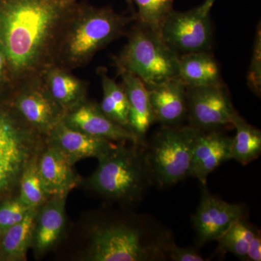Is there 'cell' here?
<instances>
[{"label":"cell","mask_w":261,"mask_h":261,"mask_svg":"<svg viewBox=\"0 0 261 261\" xmlns=\"http://www.w3.org/2000/svg\"><path fill=\"white\" fill-rule=\"evenodd\" d=\"M127 3H128V4L130 5V7L132 6V5H133V1L132 0H126Z\"/></svg>","instance_id":"33"},{"label":"cell","mask_w":261,"mask_h":261,"mask_svg":"<svg viewBox=\"0 0 261 261\" xmlns=\"http://www.w3.org/2000/svg\"><path fill=\"white\" fill-rule=\"evenodd\" d=\"M41 76L51 97L65 113L87 99V84L71 70L53 65Z\"/></svg>","instance_id":"19"},{"label":"cell","mask_w":261,"mask_h":261,"mask_svg":"<svg viewBox=\"0 0 261 261\" xmlns=\"http://www.w3.org/2000/svg\"><path fill=\"white\" fill-rule=\"evenodd\" d=\"M116 65L132 72L147 88L178 77L179 56L158 33L139 24L132 30Z\"/></svg>","instance_id":"5"},{"label":"cell","mask_w":261,"mask_h":261,"mask_svg":"<svg viewBox=\"0 0 261 261\" xmlns=\"http://www.w3.org/2000/svg\"><path fill=\"white\" fill-rule=\"evenodd\" d=\"M37 157L24 170L20 181L18 199L29 208H37L47 200L42 182L38 173Z\"/></svg>","instance_id":"25"},{"label":"cell","mask_w":261,"mask_h":261,"mask_svg":"<svg viewBox=\"0 0 261 261\" xmlns=\"http://www.w3.org/2000/svg\"><path fill=\"white\" fill-rule=\"evenodd\" d=\"M77 0H0V47L13 86L53 65L62 28Z\"/></svg>","instance_id":"1"},{"label":"cell","mask_w":261,"mask_h":261,"mask_svg":"<svg viewBox=\"0 0 261 261\" xmlns=\"http://www.w3.org/2000/svg\"><path fill=\"white\" fill-rule=\"evenodd\" d=\"M138 8L140 25L159 34L163 20L173 10V0H132Z\"/></svg>","instance_id":"26"},{"label":"cell","mask_w":261,"mask_h":261,"mask_svg":"<svg viewBox=\"0 0 261 261\" xmlns=\"http://www.w3.org/2000/svg\"><path fill=\"white\" fill-rule=\"evenodd\" d=\"M178 78L187 87L221 83L219 65L206 51L179 56Z\"/></svg>","instance_id":"20"},{"label":"cell","mask_w":261,"mask_h":261,"mask_svg":"<svg viewBox=\"0 0 261 261\" xmlns=\"http://www.w3.org/2000/svg\"><path fill=\"white\" fill-rule=\"evenodd\" d=\"M212 34L210 17L200 7L186 12L171 10L159 31L164 42L178 55L207 51Z\"/></svg>","instance_id":"10"},{"label":"cell","mask_w":261,"mask_h":261,"mask_svg":"<svg viewBox=\"0 0 261 261\" xmlns=\"http://www.w3.org/2000/svg\"><path fill=\"white\" fill-rule=\"evenodd\" d=\"M101 77L103 97L99 108L108 118L130 130L128 125V99L123 86L117 84L106 73H102Z\"/></svg>","instance_id":"23"},{"label":"cell","mask_w":261,"mask_h":261,"mask_svg":"<svg viewBox=\"0 0 261 261\" xmlns=\"http://www.w3.org/2000/svg\"><path fill=\"white\" fill-rule=\"evenodd\" d=\"M246 261L261 260V234L260 230L257 229L247 248Z\"/></svg>","instance_id":"30"},{"label":"cell","mask_w":261,"mask_h":261,"mask_svg":"<svg viewBox=\"0 0 261 261\" xmlns=\"http://www.w3.org/2000/svg\"><path fill=\"white\" fill-rule=\"evenodd\" d=\"M128 21L111 8L77 3L62 28L53 65L71 70L88 64L98 51L124 34Z\"/></svg>","instance_id":"3"},{"label":"cell","mask_w":261,"mask_h":261,"mask_svg":"<svg viewBox=\"0 0 261 261\" xmlns=\"http://www.w3.org/2000/svg\"><path fill=\"white\" fill-rule=\"evenodd\" d=\"M236 135L232 138L231 160L246 166L261 153V132L247 123L238 113L233 118Z\"/></svg>","instance_id":"22"},{"label":"cell","mask_w":261,"mask_h":261,"mask_svg":"<svg viewBox=\"0 0 261 261\" xmlns=\"http://www.w3.org/2000/svg\"><path fill=\"white\" fill-rule=\"evenodd\" d=\"M145 144H115L99 161L89 178L91 189L106 198L121 203L141 201L154 185L145 154Z\"/></svg>","instance_id":"4"},{"label":"cell","mask_w":261,"mask_h":261,"mask_svg":"<svg viewBox=\"0 0 261 261\" xmlns=\"http://www.w3.org/2000/svg\"><path fill=\"white\" fill-rule=\"evenodd\" d=\"M63 121L68 126L94 137L118 143H142L132 130L106 116L99 106L86 99L65 113Z\"/></svg>","instance_id":"12"},{"label":"cell","mask_w":261,"mask_h":261,"mask_svg":"<svg viewBox=\"0 0 261 261\" xmlns=\"http://www.w3.org/2000/svg\"><path fill=\"white\" fill-rule=\"evenodd\" d=\"M46 140L59 149L72 166L88 158L102 159L115 145L107 139L72 128L63 120L51 130Z\"/></svg>","instance_id":"13"},{"label":"cell","mask_w":261,"mask_h":261,"mask_svg":"<svg viewBox=\"0 0 261 261\" xmlns=\"http://www.w3.org/2000/svg\"><path fill=\"white\" fill-rule=\"evenodd\" d=\"M186 96L189 126L200 132L233 127L237 111L224 84L187 87Z\"/></svg>","instance_id":"9"},{"label":"cell","mask_w":261,"mask_h":261,"mask_svg":"<svg viewBox=\"0 0 261 261\" xmlns=\"http://www.w3.org/2000/svg\"><path fill=\"white\" fill-rule=\"evenodd\" d=\"M256 231L257 228L247 221L246 217L239 219L218 240L219 252H229L245 260L249 243Z\"/></svg>","instance_id":"24"},{"label":"cell","mask_w":261,"mask_h":261,"mask_svg":"<svg viewBox=\"0 0 261 261\" xmlns=\"http://www.w3.org/2000/svg\"><path fill=\"white\" fill-rule=\"evenodd\" d=\"M66 196H53L38 208L32 246L39 255L50 250L61 238L65 225Z\"/></svg>","instance_id":"18"},{"label":"cell","mask_w":261,"mask_h":261,"mask_svg":"<svg viewBox=\"0 0 261 261\" xmlns=\"http://www.w3.org/2000/svg\"><path fill=\"white\" fill-rule=\"evenodd\" d=\"M18 198L7 201L0 205V233L20 222L30 210Z\"/></svg>","instance_id":"27"},{"label":"cell","mask_w":261,"mask_h":261,"mask_svg":"<svg viewBox=\"0 0 261 261\" xmlns=\"http://www.w3.org/2000/svg\"><path fill=\"white\" fill-rule=\"evenodd\" d=\"M251 64L247 75V83L254 93L260 96L261 91V34L260 25L257 27Z\"/></svg>","instance_id":"28"},{"label":"cell","mask_w":261,"mask_h":261,"mask_svg":"<svg viewBox=\"0 0 261 261\" xmlns=\"http://www.w3.org/2000/svg\"><path fill=\"white\" fill-rule=\"evenodd\" d=\"M38 208H32L20 222L3 233L2 255L7 260H25L29 247L32 246L34 225Z\"/></svg>","instance_id":"21"},{"label":"cell","mask_w":261,"mask_h":261,"mask_svg":"<svg viewBox=\"0 0 261 261\" xmlns=\"http://www.w3.org/2000/svg\"><path fill=\"white\" fill-rule=\"evenodd\" d=\"M197 132L190 126H163L144 146L154 184L170 187L190 176Z\"/></svg>","instance_id":"6"},{"label":"cell","mask_w":261,"mask_h":261,"mask_svg":"<svg viewBox=\"0 0 261 261\" xmlns=\"http://www.w3.org/2000/svg\"><path fill=\"white\" fill-rule=\"evenodd\" d=\"M154 121L163 126H178L187 118V87L178 77L149 87Z\"/></svg>","instance_id":"16"},{"label":"cell","mask_w":261,"mask_h":261,"mask_svg":"<svg viewBox=\"0 0 261 261\" xmlns=\"http://www.w3.org/2000/svg\"><path fill=\"white\" fill-rule=\"evenodd\" d=\"M5 68H6V61L4 53L0 47V80H3L5 74Z\"/></svg>","instance_id":"32"},{"label":"cell","mask_w":261,"mask_h":261,"mask_svg":"<svg viewBox=\"0 0 261 261\" xmlns=\"http://www.w3.org/2000/svg\"><path fill=\"white\" fill-rule=\"evenodd\" d=\"M38 173L47 196H67L77 184L72 165L56 146L48 142L37 156Z\"/></svg>","instance_id":"15"},{"label":"cell","mask_w":261,"mask_h":261,"mask_svg":"<svg viewBox=\"0 0 261 261\" xmlns=\"http://www.w3.org/2000/svg\"><path fill=\"white\" fill-rule=\"evenodd\" d=\"M215 2H216V0H205V3L200 6L201 11L202 12V13L205 15H209L211 8H212Z\"/></svg>","instance_id":"31"},{"label":"cell","mask_w":261,"mask_h":261,"mask_svg":"<svg viewBox=\"0 0 261 261\" xmlns=\"http://www.w3.org/2000/svg\"><path fill=\"white\" fill-rule=\"evenodd\" d=\"M14 89V112L29 126L47 137L63 121L65 112L51 97L42 76L15 84Z\"/></svg>","instance_id":"8"},{"label":"cell","mask_w":261,"mask_h":261,"mask_svg":"<svg viewBox=\"0 0 261 261\" xmlns=\"http://www.w3.org/2000/svg\"><path fill=\"white\" fill-rule=\"evenodd\" d=\"M232 138L221 130L197 132L190 176L206 185L207 176L220 165L231 160Z\"/></svg>","instance_id":"14"},{"label":"cell","mask_w":261,"mask_h":261,"mask_svg":"<svg viewBox=\"0 0 261 261\" xmlns=\"http://www.w3.org/2000/svg\"><path fill=\"white\" fill-rule=\"evenodd\" d=\"M116 65L123 81L122 86L128 99L130 129L143 143L147 130L154 122L148 89L137 75L123 67Z\"/></svg>","instance_id":"17"},{"label":"cell","mask_w":261,"mask_h":261,"mask_svg":"<svg viewBox=\"0 0 261 261\" xmlns=\"http://www.w3.org/2000/svg\"><path fill=\"white\" fill-rule=\"evenodd\" d=\"M88 260L163 261L175 243L169 228L149 215L110 220L91 231Z\"/></svg>","instance_id":"2"},{"label":"cell","mask_w":261,"mask_h":261,"mask_svg":"<svg viewBox=\"0 0 261 261\" xmlns=\"http://www.w3.org/2000/svg\"><path fill=\"white\" fill-rule=\"evenodd\" d=\"M168 260L173 261H205L200 252L194 247H181L173 244L168 252Z\"/></svg>","instance_id":"29"},{"label":"cell","mask_w":261,"mask_h":261,"mask_svg":"<svg viewBox=\"0 0 261 261\" xmlns=\"http://www.w3.org/2000/svg\"><path fill=\"white\" fill-rule=\"evenodd\" d=\"M200 204L192 216V225L197 245L218 241L236 221L246 217L241 204L228 203L211 195L206 185H202Z\"/></svg>","instance_id":"11"},{"label":"cell","mask_w":261,"mask_h":261,"mask_svg":"<svg viewBox=\"0 0 261 261\" xmlns=\"http://www.w3.org/2000/svg\"><path fill=\"white\" fill-rule=\"evenodd\" d=\"M43 136L13 114L0 111V192L20 181L39 154Z\"/></svg>","instance_id":"7"}]
</instances>
